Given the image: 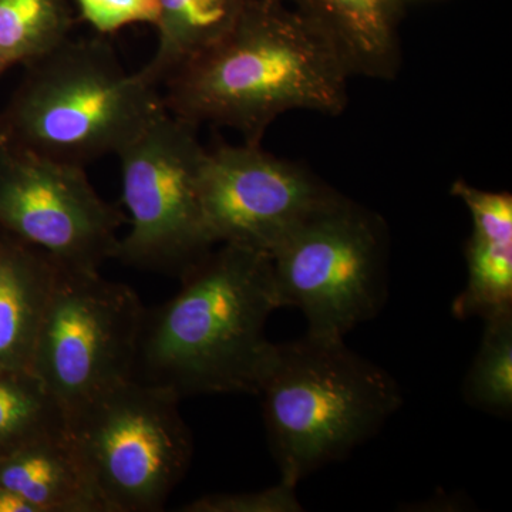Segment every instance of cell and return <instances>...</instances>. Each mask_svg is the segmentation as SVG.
<instances>
[{
  "label": "cell",
  "mask_w": 512,
  "mask_h": 512,
  "mask_svg": "<svg viewBox=\"0 0 512 512\" xmlns=\"http://www.w3.org/2000/svg\"><path fill=\"white\" fill-rule=\"evenodd\" d=\"M74 26L69 0H0V76L55 52Z\"/></svg>",
  "instance_id": "cell-16"
},
{
  "label": "cell",
  "mask_w": 512,
  "mask_h": 512,
  "mask_svg": "<svg viewBox=\"0 0 512 512\" xmlns=\"http://www.w3.org/2000/svg\"><path fill=\"white\" fill-rule=\"evenodd\" d=\"M59 265L0 229V369L29 370Z\"/></svg>",
  "instance_id": "cell-13"
},
{
  "label": "cell",
  "mask_w": 512,
  "mask_h": 512,
  "mask_svg": "<svg viewBox=\"0 0 512 512\" xmlns=\"http://www.w3.org/2000/svg\"><path fill=\"white\" fill-rule=\"evenodd\" d=\"M178 279L174 298L144 311L133 380L180 399L258 396L276 349L266 323L281 308L269 255L220 244Z\"/></svg>",
  "instance_id": "cell-1"
},
{
  "label": "cell",
  "mask_w": 512,
  "mask_h": 512,
  "mask_svg": "<svg viewBox=\"0 0 512 512\" xmlns=\"http://www.w3.org/2000/svg\"><path fill=\"white\" fill-rule=\"evenodd\" d=\"M197 128L165 110L117 154L130 231L114 259L180 278L217 247L201 202L207 148Z\"/></svg>",
  "instance_id": "cell-7"
},
{
  "label": "cell",
  "mask_w": 512,
  "mask_h": 512,
  "mask_svg": "<svg viewBox=\"0 0 512 512\" xmlns=\"http://www.w3.org/2000/svg\"><path fill=\"white\" fill-rule=\"evenodd\" d=\"M80 18L101 36L133 25L156 26L160 0H76Z\"/></svg>",
  "instance_id": "cell-20"
},
{
  "label": "cell",
  "mask_w": 512,
  "mask_h": 512,
  "mask_svg": "<svg viewBox=\"0 0 512 512\" xmlns=\"http://www.w3.org/2000/svg\"><path fill=\"white\" fill-rule=\"evenodd\" d=\"M451 194L463 201L473 229L466 245L467 282L454 299L457 319H490L512 311V195L457 180Z\"/></svg>",
  "instance_id": "cell-11"
},
{
  "label": "cell",
  "mask_w": 512,
  "mask_h": 512,
  "mask_svg": "<svg viewBox=\"0 0 512 512\" xmlns=\"http://www.w3.org/2000/svg\"><path fill=\"white\" fill-rule=\"evenodd\" d=\"M350 73L336 47L282 0H254L234 29L165 83L164 104L192 126L214 124L261 144L282 114L339 116Z\"/></svg>",
  "instance_id": "cell-2"
},
{
  "label": "cell",
  "mask_w": 512,
  "mask_h": 512,
  "mask_svg": "<svg viewBox=\"0 0 512 512\" xmlns=\"http://www.w3.org/2000/svg\"><path fill=\"white\" fill-rule=\"evenodd\" d=\"M123 212L103 200L86 167L0 143V229L73 271L114 259Z\"/></svg>",
  "instance_id": "cell-9"
},
{
  "label": "cell",
  "mask_w": 512,
  "mask_h": 512,
  "mask_svg": "<svg viewBox=\"0 0 512 512\" xmlns=\"http://www.w3.org/2000/svg\"><path fill=\"white\" fill-rule=\"evenodd\" d=\"M0 512H37L22 495L0 485Z\"/></svg>",
  "instance_id": "cell-21"
},
{
  "label": "cell",
  "mask_w": 512,
  "mask_h": 512,
  "mask_svg": "<svg viewBox=\"0 0 512 512\" xmlns=\"http://www.w3.org/2000/svg\"><path fill=\"white\" fill-rule=\"evenodd\" d=\"M269 258L281 308L299 309L309 335L345 338L387 301L386 224L345 195L303 221Z\"/></svg>",
  "instance_id": "cell-5"
},
{
  "label": "cell",
  "mask_w": 512,
  "mask_h": 512,
  "mask_svg": "<svg viewBox=\"0 0 512 512\" xmlns=\"http://www.w3.org/2000/svg\"><path fill=\"white\" fill-rule=\"evenodd\" d=\"M144 308L136 291L100 271L59 265L33 349V373L66 420L101 394L133 380Z\"/></svg>",
  "instance_id": "cell-8"
},
{
  "label": "cell",
  "mask_w": 512,
  "mask_h": 512,
  "mask_svg": "<svg viewBox=\"0 0 512 512\" xmlns=\"http://www.w3.org/2000/svg\"><path fill=\"white\" fill-rule=\"evenodd\" d=\"M64 431L66 414L32 372L0 369V457Z\"/></svg>",
  "instance_id": "cell-17"
},
{
  "label": "cell",
  "mask_w": 512,
  "mask_h": 512,
  "mask_svg": "<svg viewBox=\"0 0 512 512\" xmlns=\"http://www.w3.org/2000/svg\"><path fill=\"white\" fill-rule=\"evenodd\" d=\"M483 338L461 394L473 409L501 419L512 414V311L485 319Z\"/></svg>",
  "instance_id": "cell-18"
},
{
  "label": "cell",
  "mask_w": 512,
  "mask_h": 512,
  "mask_svg": "<svg viewBox=\"0 0 512 512\" xmlns=\"http://www.w3.org/2000/svg\"><path fill=\"white\" fill-rule=\"evenodd\" d=\"M2 133H0V143H2Z\"/></svg>",
  "instance_id": "cell-22"
},
{
  "label": "cell",
  "mask_w": 512,
  "mask_h": 512,
  "mask_svg": "<svg viewBox=\"0 0 512 512\" xmlns=\"http://www.w3.org/2000/svg\"><path fill=\"white\" fill-rule=\"evenodd\" d=\"M184 512H301L296 485L279 481L274 487L248 493L208 494L183 505Z\"/></svg>",
  "instance_id": "cell-19"
},
{
  "label": "cell",
  "mask_w": 512,
  "mask_h": 512,
  "mask_svg": "<svg viewBox=\"0 0 512 512\" xmlns=\"http://www.w3.org/2000/svg\"><path fill=\"white\" fill-rule=\"evenodd\" d=\"M254 0H160L157 47L137 74L160 89L185 64L228 35Z\"/></svg>",
  "instance_id": "cell-15"
},
{
  "label": "cell",
  "mask_w": 512,
  "mask_h": 512,
  "mask_svg": "<svg viewBox=\"0 0 512 512\" xmlns=\"http://www.w3.org/2000/svg\"><path fill=\"white\" fill-rule=\"evenodd\" d=\"M180 402L128 380L69 417L67 433L107 511L164 510L194 453Z\"/></svg>",
  "instance_id": "cell-6"
},
{
  "label": "cell",
  "mask_w": 512,
  "mask_h": 512,
  "mask_svg": "<svg viewBox=\"0 0 512 512\" xmlns=\"http://www.w3.org/2000/svg\"><path fill=\"white\" fill-rule=\"evenodd\" d=\"M200 188L205 221L217 245L266 255L340 194L303 165L249 143L207 150Z\"/></svg>",
  "instance_id": "cell-10"
},
{
  "label": "cell",
  "mask_w": 512,
  "mask_h": 512,
  "mask_svg": "<svg viewBox=\"0 0 512 512\" xmlns=\"http://www.w3.org/2000/svg\"><path fill=\"white\" fill-rule=\"evenodd\" d=\"M336 47L350 76L392 80L402 63V0H282Z\"/></svg>",
  "instance_id": "cell-12"
},
{
  "label": "cell",
  "mask_w": 512,
  "mask_h": 512,
  "mask_svg": "<svg viewBox=\"0 0 512 512\" xmlns=\"http://www.w3.org/2000/svg\"><path fill=\"white\" fill-rule=\"evenodd\" d=\"M165 110L160 90L127 72L109 40L72 37L26 66L0 133L37 156L87 167L117 157Z\"/></svg>",
  "instance_id": "cell-4"
},
{
  "label": "cell",
  "mask_w": 512,
  "mask_h": 512,
  "mask_svg": "<svg viewBox=\"0 0 512 512\" xmlns=\"http://www.w3.org/2000/svg\"><path fill=\"white\" fill-rule=\"evenodd\" d=\"M0 485L37 512H109L67 431L0 457Z\"/></svg>",
  "instance_id": "cell-14"
},
{
  "label": "cell",
  "mask_w": 512,
  "mask_h": 512,
  "mask_svg": "<svg viewBox=\"0 0 512 512\" xmlns=\"http://www.w3.org/2000/svg\"><path fill=\"white\" fill-rule=\"evenodd\" d=\"M258 396L281 481L298 485L379 433L403 406L399 383L345 338L276 345Z\"/></svg>",
  "instance_id": "cell-3"
}]
</instances>
